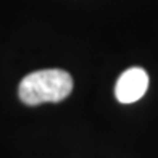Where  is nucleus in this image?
I'll list each match as a JSON object with an SVG mask.
<instances>
[{"label":"nucleus","mask_w":158,"mask_h":158,"mask_svg":"<svg viewBox=\"0 0 158 158\" xmlns=\"http://www.w3.org/2000/svg\"><path fill=\"white\" fill-rule=\"evenodd\" d=\"M73 90V77L64 69H39L27 74L19 84L18 95L26 105L61 102Z\"/></svg>","instance_id":"nucleus-1"},{"label":"nucleus","mask_w":158,"mask_h":158,"mask_svg":"<svg viewBox=\"0 0 158 158\" xmlns=\"http://www.w3.org/2000/svg\"><path fill=\"white\" fill-rule=\"evenodd\" d=\"M148 89V74L145 69L132 66L118 77L114 95L121 103H134L143 97Z\"/></svg>","instance_id":"nucleus-2"}]
</instances>
